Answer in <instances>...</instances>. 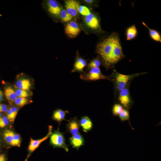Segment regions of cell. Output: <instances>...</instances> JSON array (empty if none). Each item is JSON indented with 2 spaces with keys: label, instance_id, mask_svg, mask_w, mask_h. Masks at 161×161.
<instances>
[{
  "label": "cell",
  "instance_id": "3957f363",
  "mask_svg": "<svg viewBox=\"0 0 161 161\" xmlns=\"http://www.w3.org/2000/svg\"><path fill=\"white\" fill-rule=\"evenodd\" d=\"M50 141L54 146L63 148L66 151H68L69 149L65 143L64 136L59 131H56L51 134L50 136Z\"/></svg>",
  "mask_w": 161,
  "mask_h": 161
},
{
  "label": "cell",
  "instance_id": "8d00e7d4",
  "mask_svg": "<svg viewBox=\"0 0 161 161\" xmlns=\"http://www.w3.org/2000/svg\"></svg>",
  "mask_w": 161,
  "mask_h": 161
},
{
  "label": "cell",
  "instance_id": "d4e9b609",
  "mask_svg": "<svg viewBox=\"0 0 161 161\" xmlns=\"http://www.w3.org/2000/svg\"><path fill=\"white\" fill-rule=\"evenodd\" d=\"M123 109V107L121 105L118 104H115L113 106L112 110L113 115L115 116L119 115Z\"/></svg>",
  "mask_w": 161,
  "mask_h": 161
},
{
  "label": "cell",
  "instance_id": "d6a6232c",
  "mask_svg": "<svg viewBox=\"0 0 161 161\" xmlns=\"http://www.w3.org/2000/svg\"><path fill=\"white\" fill-rule=\"evenodd\" d=\"M3 97V93L0 90V102H1L2 99Z\"/></svg>",
  "mask_w": 161,
  "mask_h": 161
},
{
  "label": "cell",
  "instance_id": "8992f818",
  "mask_svg": "<svg viewBox=\"0 0 161 161\" xmlns=\"http://www.w3.org/2000/svg\"><path fill=\"white\" fill-rule=\"evenodd\" d=\"M84 20L86 25L89 28L97 30L100 28V23L98 17L93 13L85 16Z\"/></svg>",
  "mask_w": 161,
  "mask_h": 161
},
{
  "label": "cell",
  "instance_id": "d6986e66",
  "mask_svg": "<svg viewBox=\"0 0 161 161\" xmlns=\"http://www.w3.org/2000/svg\"><path fill=\"white\" fill-rule=\"evenodd\" d=\"M68 112L61 109L55 110L53 113L52 117L53 119L58 121H61L64 120L65 115Z\"/></svg>",
  "mask_w": 161,
  "mask_h": 161
},
{
  "label": "cell",
  "instance_id": "cb8c5ba5",
  "mask_svg": "<svg viewBox=\"0 0 161 161\" xmlns=\"http://www.w3.org/2000/svg\"><path fill=\"white\" fill-rule=\"evenodd\" d=\"M14 102L18 106H23L27 103L28 100L26 98L18 97Z\"/></svg>",
  "mask_w": 161,
  "mask_h": 161
},
{
  "label": "cell",
  "instance_id": "277c9868",
  "mask_svg": "<svg viewBox=\"0 0 161 161\" xmlns=\"http://www.w3.org/2000/svg\"><path fill=\"white\" fill-rule=\"evenodd\" d=\"M66 34L70 38H74L80 33V30L78 24L75 21H72L67 24L65 27Z\"/></svg>",
  "mask_w": 161,
  "mask_h": 161
},
{
  "label": "cell",
  "instance_id": "7c38bea8",
  "mask_svg": "<svg viewBox=\"0 0 161 161\" xmlns=\"http://www.w3.org/2000/svg\"><path fill=\"white\" fill-rule=\"evenodd\" d=\"M80 124L83 131L85 132L91 130L93 127L92 120L88 117L86 116L81 118Z\"/></svg>",
  "mask_w": 161,
  "mask_h": 161
},
{
  "label": "cell",
  "instance_id": "e575fe53",
  "mask_svg": "<svg viewBox=\"0 0 161 161\" xmlns=\"http://www.w3.org/2000/svg\"><path fill=\"white\" fill-rule=\"evenodd\" d=\"M1 113L0 112V118L1 117Z\"/></svg>",
  "mask_w": 161,
  "mask_h": 161
},
{
  "label": "cell",
  "instance_id": "6da1fadb",
  "mask_svg": "<svg viewBox=\"0 0 161 161\" xmlns=\"http://www.w3.org/2000/svg\"><path fill=\"white\" fill-rule=\"evenodd\" d=\"M96 50L106 66L117 63L123 56L120 38L115 32L100 41Z\"/></svg>",
  "mask_w": 161,
  "mask_h": 161
},
{
  "label": "cell",
  "instance_id": "83f0119b",
  "mask_svg": "<svg viewBox=\"0 0 161 161\" xmlns=\"http://www.w3.org/2000/svg\"><path fill=\"white\" fill-rule=\"evenodd\" d=\"M9 120L7 116H3L0 118V128H3L7 125Z\"/></svg>",
  "mask_w": 161,
  "mask_h": 161
},
{
  "label": "cell",
  "instance_id": "2e32d148",
  "mask_svg": "<svg viewBox=\"0 0 161 161\" xmlns=\"http://www.w3.org/2000/svg\"><path fill=\"white\" fill-rule=\"evenodd\" d=\"M15 86L17 89L28 91L31 87V83L29 80L23 79L17 81Z\"/></svg>",
  "mask_w": 161,
  "mask_h": 161
},
{
  "label": "cell",
  "instance_id": "5bb4252c",
  "mask_svg": "<svg viewBox=\"0 0 161 161\" xmlns=\"http://www.w3.org/2000/svg\"><path fill=\"white\" fill-rule=\"evenodd\" d=\"M4 94L7 99L10 102H14L18 97L15 91L10 86L5 88Z\"/></svg>",
  "mask_w": 161,
  "mask_h": 161
},
{
  "label": "cell",
  "instance_id": "603a6c76",
  "mask_svg": "<svg viewBox=\"0 0 161 161\" xmlns=\"http://www.w3.org/2000/svg\"><path fill=\"white\" fill-rule=\"evenodd\" d=\"M121 121H123L129 120V111L126 109H123L119 115Z\"/></svg>",
  "mask_w": 161,
  "mask_h": 161
},
{
  "label": "cell",
  "instance_id": "ac0fdd59",
  "mask_svg": "<svg viewBox=\"0 0 161 161\" xmlns=\"http://www.w3.org/2000/svg\"><path fill=\"white\" fill-rule=\"evenodd\" d=\"M137 30L135 26L133 25L129 27L126 30V40H131L136 37Z\"/></svg>",
  "mask_w": 161,
  "mask_h": 161
},
{
  "label": "cell",
  "instance_id": "9a60e30c",
  "mask_svg": "<svg viewBox=\"0 0 161 161\" xmlns=\"http://www.w3.org/2000/svg\"><path fill=\"white\" fill-rule=\"evenodd\" d=\"M86 64V62L84 59L81 58H78L75 62L72 72L82 71Z\"/></svg>",
  "mask_w": 161,
  "mask_h": 161
},
{
  "label": "cell",
  "instance_id": "4316f807",
  "mask_svg": "<svg viewBox=\"0 0 161 161\" xmlns=\"http://www.w3.org/2000/svg\"><path fill=\"white\" fill-rule=\"evenodd\" d=\"M101 64L100 60L97 58L94 59L91 61L89 63L88 67L89 69L99 67Z\"/></svg>",
  "mask_w": 161,
  "mask_h": 161
},
{
  "label": "cell",
  "instance_id": "d590c367",
  "mask_svg": "<svg viewBox=\"0 0 161 161\" xmlns=\"http://www.w3.org/2000/svg\"><path fill=\"white\" fill-rule=\"evenodd\" d=\"M1 16V14H0V16Z\"/></svg>",
  "mask_w": 161,
  "mask_h": 161
},
{
  "label": "cell",
  "instance_id": "30bf717a",
  "mask_svg": "<svg viewBox=\"0 0 161 161\" xmlns=\"http://www.w3.org/2000/svg\"><path fill=\"white\" fill-rule=\"evenodd\" d=\"M47 4L48 11L50 14L56 17L60 16L61 9L56 0H49Z\"/></svg>",
  "mask_w": 161,
  "mask_h": 161
},
{
  "label": "cell",
  "instance_id": "7402d4cb",
  "mask_svg": "<svg viewBox=\"0 0 161 161\" xmlns=\"http://www.w3.org/2000/svg\"><path fill=\"white\" fill-rule=\"evenodd\" d=\"M78 12L85 16L88 15L91 13L90 10L87 7L83 5L79 6L78 8Z\"/></svg>",
  "mask_w": 161,
  "mask_h": 161
},
{
  "label": "cell",
  "instance_id": "52a82bcc",
  "mask_svg": "<svg viewBox=\"0 0 161 161\" xmlns=\"http://www.w3.org/2000/svg\"><path fill=\"white\" fill-rule=\"evenodd\" d=\"M78 3L74 0H68L65 1V6L67 12L72 17L78 14L79 6Z\"/></svg>",
  "mask_w": 161,
  "mask_h": 161
},
{
  "label": "cell",
  "instance_id": "ffe728a7",
  "mask_svg": "<svg viewBox=\"0 0 161 161\" xmlns=\"http://www.w3.org/2000/svg\"><path fill=\"white\" fill-rule=\"evenodd\" d=\"M143 24L148 29L151 38L155 41L161 42V37L160 33L157 31L150 28L144 22Z\"/></svg>",
  "mask_w": 161,
  "mask_h": 161
},
{
  "label": "cell",
  "instance_id": "1f68e13d",
  "mask_svg": "<svg viewBox=\"0 0 161 161\" xmlns=\"http://www.w3.org/2000/svg\"><path fill=\"white\" fill-rule=\"evenodd\" d=\"M0 161H6V157L4 154H0Z\"/></svg>",
  "mask_w": 161,
  "mask_h": 161
},
{
  "label": "cell",
  "instance_id": "8fae6325",
  "mask_svg": "<svg viewBox=\"0 0 161 161\" xmlns=\"http://www.w3.org/2000/svg\"><path fill=\"white\" fill-rule=\"evenodd\" d=\"M69 141L72 146L76 148L83 145L84 143L83 138L79 133L73 135L70 138Z\"/></svg>",
  "mask_w": 161,
  "mask_h": 161
},
{
  "label": "cell",
  "instance_id": "44dd1931",
  "mask_svg": "<svg viewBox=\"0 0 161 161\" xmlns=\"http://www.w3.org/2000/svg\"><path fill=\"white\" fill-rule=\"evenodd\" d=\"M60 16L62 20L65 22H68L70 21L73 17L64 9H61Z\"/></svg>",
  "mask_w": 161,
  "mask_h": 161
},
{
  "label": "cell",
  "instance_id": "5b68a950",
  "mask_svg": "<svg viewBox=\"0 0 161 161\" xmlns=\"http://www.w3.org/2000/svg\"><path fill=\"white\" fill-rule=\"evenodd\" d=\"M136 75H128L117 73L116 76V84L117 89L120 91L125 88L127 83Z\"/></svg>",
  "mask_w": 161,
  "mask_h": 161
},
{
  "label": "cell",
  "instance_id": "f546056e",
  "mask_svg": "<svg viewBox=\"0 0 161 161\" xmlns=\"http://www.w3.org/2000/svg\"><path fill=\"white\" fill-rule=\"evenodd\" d=\"M8 110L7 107L4 103H0V112H6Z\"/></svg>",
  "mask_w": 161,
  "mask_h": 161
},
{
  "label": "cell",
  "instance_id": "7a4b0ae2",
  "mask_svg": "<svg viewBox=\"0 0 161 161\" xmlns=\"http://www.w3.org/2000/svg\"><path fill=\"white\" fill-rule=\"evenodd\" d=\"M80 78L83 80H96L102 79H109L102 73L99 67L91 69L87 73L80 75Z\"/></svg>",
  "mask_w": 161,
  "mask_h": 161
},
{
  "label": "cell",
  "instance_id": "836d02e7",
  "mask_svg": "<svg viewBox=\"0 0 161 161\" xmlns=\"http://www.w3.org/2000/svg\"><path fill=\"white\" fill-rule=\"evenodd\" d=\"M85 1L88 3H91L93 1L92 0H85Z\"/></svg>",
  "mask_w": 161,
  "mask_h": 161
},
{
  "label": "cell",
  "instance_id": "e0dca14e",
  "mask_svg": "<svg viewBox=\"0 0 161 161\" xmlns=\"http://www.w3.org/2000/svg\"><path fill=\"white\" fill-rule=\"evenodd\" d=\"M13 131L10 130H5L3 133V137L4 140L8 144L16 146L13 135Z\"/></svg>",
  "mask_w": 161,
  "mask_h": 161
},
{
  "label": "cell",
  "instance_id": "f1b7e54d",
  "mask_svg": "<svg viewBox=\"0 0 161 161\" xmlns=\"http://www.w3.org/2000/svg\"><path fill=\"white\" fill-rule=\"evenodd\" d=\"M7 117L9 121L13 122L16 116L9 109L7 111Z\"/></svg>",
  "mask_w": 161,
  "mask_h": 161
},
{
  "label": "cell",
  "instance_id": "4dcf8cb0",
  "mask_svg": "<svg viewBox=\"0 0 161 161\" xmlns=\"http://www.w3.org/2000/svg\"><path fill=\"white\" fill-rule=\"evenodd\" d=\"M14 114L16 116L18 112V108L15 107H13L10 109Z\"/></svg>",
  "mask_w": 161,
  "mask_h": 161
},
{
  "label": "cell",
  "instance_id": "ba28073f",
  "mask_svg": "<svg viewBox=\"0 0 161 161\" xmlns=\"http://www.w3.org/2000/svg\"><path fill=\"white\" fill-rule=\"evenodd\" d=\"M119 99L120 103L125 107L129 108L131 104L129 92L127 88H124L120 91Z\"/></svg>",
  "mask_w": 161,
  "mask_h": 161
},
{
  "label": "cell",
  "instance_id": "4fadbf2b",
  "mask_svg": "<svg viewBox=\"0 0 161 161\" xmlns=\"http://www.w3.org/2000/svg\"><path fill=\"white\" fill-rule=\"evenodd\" d=\"M79 127V123L75 119L70 120L67 125L69 131L72 135L78 133Z\"/></svg>",
  "mask_w": 161,
  "mask_h": 161
},
{
  "label": "cell",
  "instance_id": "484cf974",
  "mask_svg": "<svg viewBox=\"0 0 161 161\" xmlns=\"http://www.w3.org/2000/svg\"><path fill=\"white\" fill-rule=\"evenodd\" d=\"M15 91L18 97L26 98L30 95L28 91L27 90L17 89Z\"/></svg>",
  "mask_w": 161,
  "mask_h": 161
},
{
  "label": "cell",
  "instance_id": "9c48e42d",
  "mask_svg": "<svg viewBox=\"0 0 161 161\" xmlns=\"http://www.w3.org/2000/svg\"><path fill=\"white\" fill-rule=\"evenodd\" d=\"M52 127L51 126H49L47 134L42 138L37 140H33L31 138L30 139V143L28 148V149L30 153L34 151L42 142L47 139L50 136L52 133Z\"/></svg>",
  "mask_w": 161,
  "mask_h": 161
}]
</instances>
